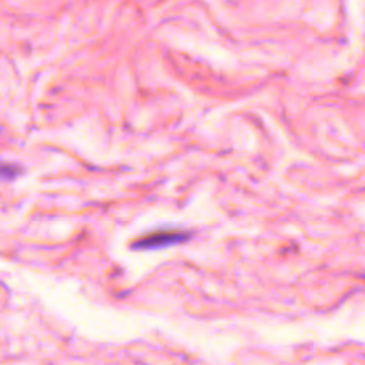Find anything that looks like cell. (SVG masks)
I'll use <instances>...</instances> for the list:
<instances>
[{"label":"cell","mask_w":365,"mask_h":365,"mask_svg":"<svg viewBox=\"0 0 365 365\" xmlns=\"http://www.w3.org/2000/svg\"><path fill=\"white\" fill-rule=\"evenodd\" d=\"M190 235L187 232L182 231H173V230H167V231H155V232H150L144 237H141L140 240H137L133 247L137 250H153V248H161V247H167L171 244H178L182 242L188 238Z\"/></svg>","instance_id":"1"},{"label":"cell","mask_w":365,"mask_h":365,"mask_svg":"<svg viewBox=\"0 0 365 365\" xmlns=\"http://www.w3.org/2000/svg\"><path fill=\"white\" fill-rule=\"evenodd\" d=\"M17 174H19V168L16 165L0 163V178L9 180V178H14Z\"/></svg>","instance_id":"2"}]
</instances>
